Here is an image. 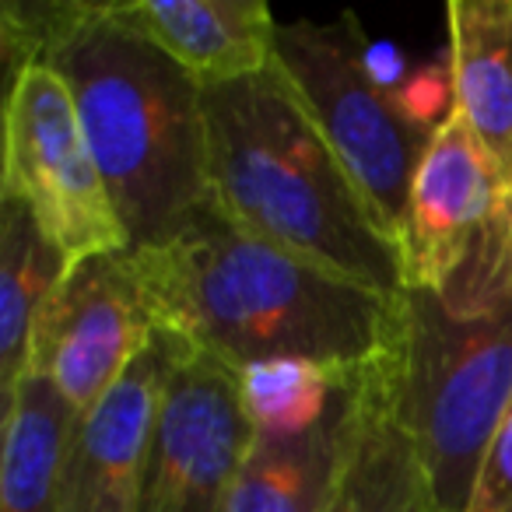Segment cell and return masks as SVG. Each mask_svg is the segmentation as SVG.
<instances>
[{
  "label": "cell",
  "mask_w": 512,
  "mask_h": 512,
  "mask_svg": "<svg viewBox=\"0 0 512 512\" xmlns=\"http://www.w3.org/2000/svg\"><path fill=\"white\" fill-rule=\"evenodd\" d=\"M274 71L397 239L411 179L432 137L421 134L397 102L372 85L358 60L355 18L344 15L337 25L285 22L274 46Z\"/></svg>",
  "instance_id": "5b68a950"
},
{
  "label": "cell",
  "mask_w": 512,
  "mask_h": 512,
  "mask_svg": "<svg viewBox=\"0 0 512 512\" xmlns=\"http://www.w3.org/2000/svg\"><path fill=\"white\" fill-rule=\"evenodd\" d=\"M249 442L239 369L176 337L134 512H225Z\"/></svg>",
  "instance_id": "52a82bcc"
},
{
  "label": "cell",
  "mask_w": 512,
  "mask_h": 512,
  "mask_svg": "<svg viewBox=\"0 0 512 512\" xmlns=\"http://www.w3.org/2000/svg\"><path fill=\"white\" fill-rule=\"evenodd\" d=\"M113 11L200 88L246 81L274 64L281 22L264 0H113Z\"/></svg>",
  "instance_id": "7c38bea8"
},
{
  "label": "cell",
  "mask_w": 512,
  "mask_h": 512,
  "mask_svg": "<svg viewBox=\"0 0 512 512\" xmlns=\"http://www.w3.org/2000/svg\"><path fill=\"white\" fill-rule=\"evenodd\" d=\"M393 102H397V109L421 130V134L432 137L435 130L456 113V88H453L449 60L414 67L411 78L404 81V88L393 95Z\"/></svg>",
  "instance_id": "ac0fdd59"
},
{
  "label": "cell",
  "mask_w": 512,
  "mask_h": 512,
  "mask_svg": "<svg viewBox=\"0 0 512 512\" xmlns=\"http://www.w3.org/2000/svg\"><path fill=\"white\" fill-rule=\"evenodd\" d=\"M509 207V183L453 113L428 141L407 193L397 246L407 292H442L474 260Z\"/></svg>",
  "instance_id": "9c48e42d"
},
{
  "label": "cell",
  "mask_w": 512,
  "mask_h": 512,
  "mask_svg": "<svg viewBox=\"0 0 512 512\" xmlns=\"http://www.w3.org/2000/svg\"><path fill=\"white\" fill-rule=\"evenodd\" d=\"M348 372L313 362H260L239 372L242 407L253 435H299L320 425L344 390Z\"/></svg>",
  "instance_id": "e0dca14e"
},
{
  "label": "cell",
  "mask_w": 512,
  "mask_h": 512,
  "mask_svg": "<svg viewBox=\"0 0 512 512\" xmlns=\"http://www.w3.org/2000/svg\"><path fill=\"white\" fill-rule=\"evenodd\" d=\"M467 512H512V407L491 432Z\"/></svg>",
  "instance_id": "d6986e66"
},
{
  "label": "cell",
  "mask_w": 512,
  "mask_h": 512,
  "mask_svg": "<svg viewBox=\"0 0 512 512\" xmlns=\"http://www.w3.org/2000/svg\"><path fill=\"white\" fill-rule=\"evenodd\" d=\"M172 362L176 337L155 327V337L134 365L81 414L71 470V512H134Z\"/></svg>",
  "instance_id": "30bf717a"
},
{
  "label": "cell",
  "mask_w": 512,
  "mask_h": 512,
  "mask_svg": "<svg viewBox=\"0 0 512 512\" xmlns=\"http://www.w3.org/2000/svg\"><path fill=\"white\" fill-rule=\"evenodd\" d=\"M207 204L256 239L379 295H404L400 246L278 71L204 88Z\"/></svg>",
  "instance_id": "7a4b0ae2"
},
{
  "label": "cell",
  "mask_w": 512,
  "mask_h": 512,
  "mask_svg": "<svg viewBox=\"0 0 512 512\" xmlns=\"http://www.w3.org/2000/svg\"><path fill=\"white\" fill-rule=\"evenodd\" d=\"M355 372L309 432L253 435L225 512H330L355 435Z\"/></svg>",
  "instance_id": "4fadbf2b"
},
{
  "label": "cell",
  "mask_w": 512,
  "mask_h": 512,
  "mask_svg": "<svg viewBox=\"0 0 512 512\" xmlns=\"http://www.w3.org/2000/svg\"><path fill=\"white\" fill-rule=\"evenodd\" d=\"M155 320L130 271L127 249L67 267L29 337L25 372L50 379L81 414L134 365Z\"/></svg>",
  "instance_id": "ba28073f"
},
{
  "label": "cell",
  "mask_w": 512,
  "mask_h": 512,
  "mask_svg": "<svg viewBox=\"0 0 512 512\" xmlns=\"http://www.w3.org/2000/svg\"><path fill=\"white\" fill-rule=\"evenodd\" d=\"M46 67L71 92L130 249L165 242L204 211L211 200L204 88L120 22L113 0H88Z\"/></svg>",
  "instance_id": "3957f363"
},
{
  "label": "cell",
  "mask_w": 512,
  "mask_h": 512,
  "mask_svg": "<svg viewBox=\"0 0 512 512\" xmlns=\"http://www.w3.org/2000/svg\"><path fill=\"white\" fill-rule=\"evenodd\" d=\"M355 43H358V60H362L365 74L372 78V85L383 88L386 95H397L404 88V81L411 78L407 57L393 43H379V39H365V32L355 22Z\"/></svg>",
  "instance_id": "ffe728a7"
},
{
  "label": "cell",
  "mask_w": 512,
  "mask_h": 512,
  "mask_svg": "<svg viewBox=\"0 0 512 512\" xmlns=\"http://www.w3.org/2000/svg\"><path fill=\"white\" fill-rule=\"evenodd\" d=\"M400 341L355 372V435L330 512H442L404 418Z\"/></svg>",
  "instance_id": "8fae6325"
},
{
  "label": "cell",
  "mask_w": 512,
  "mask_h": 512,
  "mask_svg": "<svg viewBox=\"0 0 512 512\" xmlns=\"http://www.w3.org/2000/svg\"><path fill=\"white\" fill-rule=\"evenodd\" d=\"M0 193L22 200L71 264L130 249L71 92L46 64L29 67L8 85Z\"/></svg>",
  "instance_id": "8992f818"
},
{
  "label": "cell",
  "mask_w": 512,
  "mask_h": 512,
  "mask_svg": "<svg viewBox=\"0 0 512 512\" xmlns=\"http://www.w3.org/2000/svg\"><path fill=\"white\" fill-rule=\"evenodd\" d=\"M456 113L512 190V0H449Z\"/></svg>",
  "instance_id": "9a60e30c"
},
{
  "label": "cell",
  "mask_w": 512,
  "mask_h": 512,
  "mask_svg": "<svg viewBox=\"0 0 512 512\" xmlns=\"http://www.w3.org/2000/svg\"><path fill=\"white\" fill-rule=\"evenodd\" d=\"M67 260L18 197L0 193V397L25 376L29 337Z\"/></svg>",
  "instance_id": "2e32d148"
},
{
  "label": "cell",
  "mask_w": 512,
  "mask_h": 512,
  "mask_svg": "<svg viewBox=\"0 0 512 512\" xmlns=\"http://www.w3.org/2000/svg\"><path fill=\"white\" fill-rule=\"evenodd\" d=\"M78 428L81 411L36 372L4 393L0 512H71Z\"/></svg>",
  "instance_id": "5bb4252c"
},
{
  "label": "cell",
  "mask_w": 512,
  "mask_h": 512,
  "mask_svg": "<svg viewBox=\"0 0 512 512\" xmlns=\"http://www.w3.org/2000/svg\"><path fill=\"white\" fill-rule=\"evenodd\" d=\"M155 327L232 369L313 362L355 372L404 334V295H379L235 228L211 204L165 242L127 249Z\"/></svg>",
  "instance_id": "6da1fadb"
},
{
  "label": "cell",
  "mask_w": 512,
  "mask_h": 512,
  "mask_svg": "<svg viewBox=\"0 0 512 512\" xmlns=\"http://www.w3.org/2000/svg\"><path fill=\"white\" fill-rule=\"evenodd\" d=\"M404 418L442 512H467L484 449L512 407V292L453 302L404 292Z\"/></svg>",
  "instance_id": "277c9868"
}]
</instances>
